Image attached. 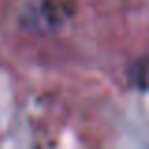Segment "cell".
<instances>
[{"instance_id": "6da1fadb", "label": "cell", "mask_w": 149, "mask_h": 149, "mask_svg": "<svg viewBox=\"0 0 149 149\" xmlns=\"http://www.w3.org/2000/svg\"><path fill=\"white\" fill-rule=\"evenodd\" d=\"M130 76H132V81H134L136 87L147 91L149 89V58H143L138 64H134Z\"/></svg>"}]
</instances>
